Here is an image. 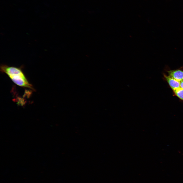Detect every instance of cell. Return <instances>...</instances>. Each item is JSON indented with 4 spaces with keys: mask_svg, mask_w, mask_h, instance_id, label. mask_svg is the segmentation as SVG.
Returning a JSON list of instances; mask_svg holds the SVG:
<instances>
[{
    "mask_svg": "<svg viewBox=\"0 0 183 183\" xmlns=\"http://www.w3.org/2000/svg\"><path fill=\"white\" fill-rule=\"evenodd\" d=\"M0 70L6 74L17 85L34 89L32 85L28 81L21 68L2 64L0 66Z\"/></svg>",
    "mask_w": 183,
    "mask_h": 183,
    "instance_id": "6da1fadb",
    "label": "cell"
},
{
    "mask_svg": "<svg viewBox=\"0 0 183 183\" xmlns=\"http://www.w3.org/2000/svg\"><path fill=\"white\" fill-rule=\"evenodd\" d=\"M168 75L177 81L183 80V71L181 69L170 70L167 71Z\"/></svg>",
    "mask_w": 183,
    "mask_h": 183,
    "instance_id": "7a4b0ae2",
    "label": "cell"
},
{
    "mask_svg": "<svg viewBox=\"0 0 183 183\" xmlns=\"http://www.w3.org/2000/svg\"><path fill=\"white\" fill-rule=\"evenodd\" d=\"M164 76L169 86L173 91L180 87V82L169 75L167 76L165 74Z\"/></svg>",
    "mask_w": 183,
    "mask_h": 183,
    "instance_id": "3957f363",
    "label": "cell"
},
{
    "mask_svg": "<svg viewBox=\"0 0 183 183\" xmlns=\"http://www.w3.org/2000/svg\"><path fill=\"white\" fill-rule=\"evenodd\" d=\"M176 95L183 101V89L180 87L174 91Z\"/></svg>",
    "mask_w": 183,
    "mask_h": 183,
    "instance_id": "277c9868",
    "label": "cell"
},
{
    "mask_svg": "<svg viewBox=\"0 0 183 183\" xmlns=\"http://www.w3.org/2000/svg\"><path fill=\"white\" fill-rule=\"evenodd\" d=\"M180 87L183 89V80L180 82Z\"/></svg>",
    "mask_w": 183,
    "mask_h": 183,
    "instance_id": "5b68a950",
    "label": "cell"
}]
</instances>
